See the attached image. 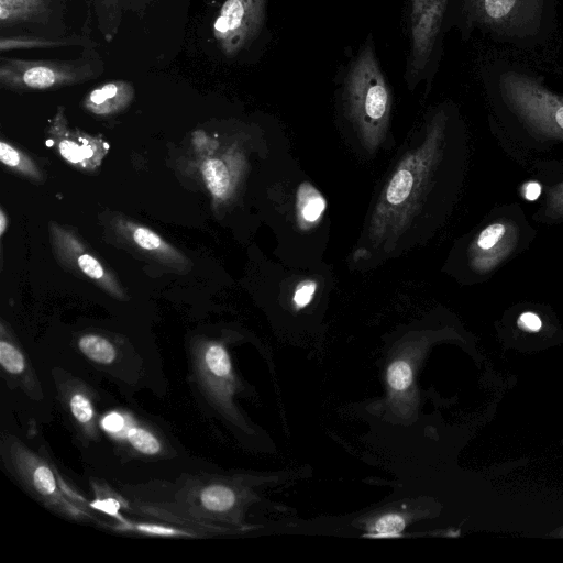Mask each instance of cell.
I'll return each instance as SVG.
<instances>
[{
	"instance_id": "19",
	"label": "cell",
	"mask_w": 563,
	"mask_h": 563,
	"mask_svg": "<svg viewBox=\"0 0 563 563\" xmlns=\"http://www.w3.org/2000/svg\"><path fill=\"white\" fill-rule=\"evenodd\" d=\"M0 363L11 374H20L25 367L24 357L21 352L4 341L0 342Z\"/></svg>"
},
{
	"instance_id": "8",
	"label": "cell",
	"mask_w": 563,
	"mask_h": 563,
	"mask_svg": "<svg viewBox=\"0 0 563 563\" xmlns=\"http://www.w3.org/2000/svg\"><path fill=\"white\" fill-rule=\"evenodd\" d=\"M518 238L514 222L499 219L489 223L471 244L468 260L472 268L479 274L492 272L516 249Z\"/></svg>"
},
{
	"instance_id": "26",
	"label": "cell",
	"mask_w": 563,
	"mask_h": 563,
	"mask_svg": "<svg viewBox=\"0 0 563 563\" xmlns=\"http://www.w3.org/2000/svg\"><path fill=\"white\" fill-rule=\"evenodd\" d=\"M317 284L313 280L301 282L294 292V302L298 308L306 307L312 299Z\"/></svg>"
},
{
	"instance_id": "32",
	"label": "cell",
	"mask_w": 563,
	"mask_h": 563,
	"mask_svg": "<svg viewBox=\"0 0 563 563\" xmlns=\"http://www.w3.org/2000/svg\"><path fill=\"white\" fill-rule=\"evenodd\" d=\"M95 506L109 514H115L119 509V504L114 499L102 500L97 503Z\"/></svg>"
},
{
	"instance_id": "15",
	"label": "cell",
	"mask_w": 563,
	"mask_h": 563,
	"mask_svg": "<svg viewBox=\"0 0 563 563\" xmlns=\"http://www.w3.org/2000/svg\"><path fill=\"white\" fill-rule=\"evenodd\" d=\"M208 369L218 377H225L231 372V362L227 351L218 344L208 347L205 354Z\"/></svg>"
},
{
	"instance_id": "31",
	"label": "cell",
	"mask_w": 563,
	"mask_h": 563,
	"mask_svg": "<svg viewBox=\"0 0 563 563\" xmlns=\"http://www.w3.org/2000/svg\"><path fill=\"white\" fill-rule=\"evenodd\" d=\"M125 0H98L100 9L109 12L110 14H114L115 10L119 5L123 4Z\"/></svg>"
},
{
	"instance_id": "28",
	"label": "cell",
	"mask_w": 563,
	"mask_h": 563,
	"mask_svg": "<svg viewBox=\"0 0 563 563\" xmlns=\"http://www.w3.org/2000/svg\"><path fill=\"white\" fill-rule=\"evenodd\" d=\"M518 324L520 328L531 332H537L542 327L541 319L533 312L521 313L518 319Z\"/></svg>"
},
{
	"instance_id": "5",
	"label": "cell",
	"mask_w": 563,
	"mask_h": 563,
	"mask_svg": "<svg viewBox=\"0 0 563 563\" xmlns=\"http://www.w3.org/2000/svg\"><path fill=\"white\" fill-rule=\"evenodd\" d=\"M450 0H409V54L406 80L410 88L430 80L439 64Z\"/></svg>"
},
{
	"instance_id": "29",
	"label": "cell",
	"mask_w": 563,
	"mask_h": 563,
	"mask_svg": "<svg viewBox=\"0 0 563 563\" xmlns=\"http://www.w3.org/2000/svg\"><path fill=\"white\" fill-rule=\"evenodd\" d=\"M103 426L108 431L117 432L123 427V419L118 413H111L103 420Z\"/></svg>"
},
{
	"instance_id": "3",
	"label": "cell",
	"mask_w": 563,
	"mask_h": 563,
	"mask_svg": "<svg viewBox=\"0 0 563 563\" xmlns=\"http://www.w3.org/2000/svg\"><path fill=\"white\" fill-rule=\"evenodd\" d=\"M446 16L454 13L466 30L479 29L492 36L525 44L545 31L549 0H450Z\"/></svg>"
},
{
	"instance_id": "12",
	"label": "cell",
	"mask_w": 563,
	"mask_h": 563,
	"mask_svg": "<svg viewBox=\"0 0 563 563\" xmlns=\"http://www.w3.org/2000/svg\"><path fill=\"white\" fill-rule=\"evenodd\" d=\"M202 175L213 197H225L230 188V175L222 161L217 158L206 159L202 163Z\"/></svg>"
},
{
	"instance_id": "10",
	"label": "cell",
	"mask_w": 563,
	"mask_h": 563,
	"mask_svg": "<svg viewBox=\"0 0 563 563\" xmlns=\"http://www.w3.org/2000/svg\"><path fill=\"white\" fill-rule=\"evenodd\" d=\"M48 0H0L1 25H10L37 18Z\"/></svg>"
},
{
	"instance_id": "9",
	"label": "cell",
	"mask_w": 563,
	"mask_h": 563,
	"mask_svg": "<svg viewBox=\"0 0 563 563\" xmlns=\"http://www.w3.org/2000/svg\"><path fill=\"white\" fill-rule=\"evenodd\" d=\"M133 98V87L126 81L104 84L87 96L86 107L98 114L115 112L124 108Z\"/></svg>"
},
{
	"instance_id": "21",
	"label": "cell",
	"mask_w": 563,
	"mask_h": 563,
	"mask_svg": "<svg viewBox=\"0 0 563 563\" xmlns=\"http://www.w3.org/2000/svg\"><path fill=\"white\" fill-rule=\"evenodd\" d=\"M0 159L3 164L12 168H18L23 172L33 170L31 162L10 144L4 142L0 143Z\"/></svg>"
},
{
	"instance_id": "18",
	"label": "cell",
	"mask_w": 563,
	"mask_h": 563,
	"mask_svg": "<svg viewBox=\"0 0 563 563\" xmlns=\"http://www.w3.org/2000/svg\"><path fill=\"white\" fill-rule=\"evenodd\" d=\"M126 439L132 446L144 454H156L161 450L157 439L148 431L140 428H131L126 432Z\"/></svg>"
},
{
	"instance_id": "22",
	"label": "cell",
	"mask_w": 563,
	"mask_h": 563,
	"mask_svg": "<svg viewBox=\"0 0 563 563\" xmlns=\"http://www.w3.org/2000/svg\"><path fill=\"white\" fill-rule=\"evenodd\" d=\"M133 240L140 247L148 251H156L164 246L162 239L144 227L135 228L133 231Z\"/></svg>"
},
{
	"instance_id": "17",
	"label": "cell",
	"mask_w": 563,
	"mask_h": 563,
	"mask_svg": "<svg viewBox=\"0 0 563 563\" xmlns=\"http://www.w3.org/2000/svg\"><path fill=\"white\" fill-rule=\"evenodd\" d=\"M541 217L548 220H563V183L547 190Z\"/></svg>"
},
{
	"instance_id": "2",
	"label": "cell",
	"mask_w": 563,
	"mask_h": 563,
	"mask_svg": "<svg viewBox=\"0 0 563 563\" xmlns=\"http://www.w3.org/2000/svg\"><path fill=\"white\" fill-rule=\"evenodd\" d=\"M342 103L347 120L362 140L368 147L376 146L389 122L393 95L372 42L363 45L347 66Z\"/></svg>"
},
{
	"instance_id": "11",
	"label": "cell",
	"mask_w": 563,
	"mask_h": 563,
	"mask_svg": "<svg viewBox=\"0 0 563 563\" xmlns=\"http://www.w3.org/2000/svg\"><path fill=\"white\" fill-rule=\"evenodd\" d=\"M296 208L300 223L303 227H309L322 216L325 200L313 186L303 183L297 192Z\"/></svg>"
},
{
	"instance_id": "6",
	"label": "cell",
	"mask_w": 563,
	"mask_h": 563,
	"mask_svg": "<svg viewBox=\"0 0 563 563\" xmlns=\"http://www.w3.org/2000/svg\"><path fill=\"white\" fill-rule=\"evenodd\" d=\"M267 0H225L213 24L214 38L227 57L254 44L266 22Z\"/></svg>"
},
{
	"instance_id": "16",
	"label": "cell",
	"mask_w": 563,
	"mask_h": 563,
	"mask_svg": "<svg viewBox=\"0 0 563 563\" xmlns=\"http://www.w3.org/2000/svg\"><path fill=\"white\" fill-rule=\"evenodd\" d=\"M387 382L394 390H406L412 382L410 364L404 360L391 363L387 369Z\"/></svg>"
},
{
	"instance_id": "1",
	"label": "cell",
	"mask_w": 563,
	"mask_h": 563,
	"mask_svg": "<svg viewBox=\"0 0 563 563\" xmlns=\"http://www.w3.org/2000/svg\"><path fill=\"white\" fill-rule=\"evenodd\" d=\"M448 115L438 110L427 121L417 143L401 158L386 181L365 230L357 260L384 258L400 245L415 242L428 198L434 190L444 158Z\"/></svg>"
},
{
	"instance_id": "13",
	"label": "cell",
	"mask_w": 563,
	"mask_h": 563,
	"mask_svg": "<svg viewBox=\"0 0 563 563\" xmlns=\"http://www.w3.org/2000/svg\"><path fill=\"white\" fill-rule=\"evenodd\" d=\"M78 345L87 357L97 363L109 364L115 358L113 345L99 335H85L79 340Z\"/></svg>"
},
{
	"instance_id": "27",
	"label": "cell",
	"mask_w": 563,
	"mask_h": 563,
	"mask_svg": "<svg viewBox=\"0 0 563 563\" xmlns=\"http://www.w3.org/2000/svg\"><path fill=\"white\" fill-rule=\"evenodd\" d=\"M59 151L66 159L73 163H78L87 155L85 147H80L76 143L68 140L60 142Z\"/></svg>"
},
{
	"instance_id": "24",
	"label": "cell",
	"mask_w": 563,
	"mask_h": 563,
	"mask_svg": "<svg viewBox=\"0 0 563 563\" xmlns=\"http://www.w3.org/2000/svg\"><path fill=\"white\" fill-rule=\"evenodd\" d=\"M70 409L74 417L81 423H87L92 418L90 401L81 394H76L70 400Z\"/></svg>"
},
{
	"instance_id": "30",
	"label": "cell",
	"mask_w": 563,
	"mask_h": 563,
	"mask_svg": "<svg viewBox=\"0 0 563 563\" xmlns=\"http://www.w3.org/2000/svg\"><path fill=\"white\" fill-rule=\"evenodd\" d=\"M137 529L145 531V532H150V533H154V534H162V536H172V534L178 533V531H176V530L159 527V526H152V525H140L137 527Z\"/></svg>"
},
{
	"instance_id": "4",
	"label": "cell",
	"mask_w": 563,
	"mask_h": 563,
	"mask_svg": "<svg viewBox=\"0 0 563 563\" xmlns=\"http://www.w3.org/2000/svg\"><path fill=\"white\" fill-rule=\"evenodd\" d=\"M504 102L522 123L537 134L563 141V97L537 78L517 70L499 77Z\"/></svg>"
},
{
	"instance_id": "23",
	"label": "cell",
	"mask_w": 563,
	"mask_h": 563,
	"mask_svg": "<svg viewBox=\"0 0 563 563\" xmlns=\"http://www.w3.org/2000/svg\"><path fill=\"white\" fill-rule=\"evenodd\" d=\"M36 488L43 494L51 495L56 489L53 472L45 465L38 466L33 474Z\"/></svg>"
},
{
	"instance_id": "20",
	"label": "cell",
	"mask_w": 563,
	"mask_h": 563,
	"mask_svg": "<svg viewBox=\"0 0 563 563\" xmlns=\"http://www.w3.org/2000/svg\"><path fill=\"white\" fill-rule=\"evenodd\" d=\"M405 528V519L397 514H388L380 517L375 526L374 530L378 537H396Z\"/></svg>"
},
{
	"instance_id": "33",
	"label": "cell",
	"mask_w": 563,
	"mask_h": 563,
	"mask_svg": "<svg viewBox=\"0 0 563 563\" xmlns=\"http://www.w3.org/2000/svg\"><path fill=\"white\" fill-rule=\"evenodd\" d=\"M7 227V220L3 211L0 212V234L2 235L4 233Z\"/></svg>"
},
{
	"instance_id": "25",
	"label": "cell",
	"mask_w": 563,
	"mask_h": 563,
	"mask_svg": "<svg viewBox=\"0 0 563 563\" xmlns=\"http://www.w3.org/2000/svg\"><path fill=\"white\" fill-rule=\"evenodd\" d=\"M79 268L89 277L93 279H101L104 276V271L97 258L90 254H81L78 257Z\"/></svg>"
},
{
	"instance_id": "7",
	"label": "cell",
	"mask_w": 563,
	"mask_h": 563,
	"mask_svg": "<svg viewBox=\"0 0 563 563\" xmlns=\"http://www.w3.org/2000/svg\"><path fill=\"white\" fill-rule=\"evenodd\" d=\"M91 74L87 65L68 60L1 58L0 81L16 89H49L73 85Z\"/></svg>"
},
{
	"instance_id": "14",
	"label": "cell",
	"mask_w": 563,
	"mask_h": 563,
	"mask_svg": "<svg viewBox=\"0 0 563 563\" xmlns=\"http://www.w3.org/2000/svg\"><path fill=\"white\" fill-rule=\"evenodd\" d=\"M200 499L208 510L220 512L229 510L234 505L235 495L227 486L212 485L201 492Z\"/></svg>"
}]
</instances>
